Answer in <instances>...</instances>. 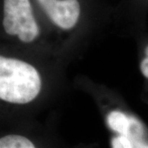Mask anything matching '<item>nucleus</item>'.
Wrapping results in <instances>:
<instances>
[{"mask_svg":"<svg viewBox=\"0 0 148 148\" xmlns=\"http://www.w3.org/2000/svg\"><path fill=\"white\" fill-rule=\"evenodd\" d=\"M68 64L0 42V123L39 119L66 90Z\"/></svg>","mask_w":148,"mask_h":148,"instance_id":"nucleus-1","label":"nucleus"},{"mask_svg":"<svg viewBox=\"0 0 148 148\" xmlns=\"http://www.w3.org/2000/svg\"><path fill=\"white\" fill-rule=\"evenodd\" d=\"M47 27L73 60L114 23L111 0H34Z\"/></svg>","mask_w":148,"mask_h":148,"instance_id":"nucleus-2","label":"nucleus"},{"mask_svg":"<svg viewBox=\"0 0 148 148\" xmlns=\"http://www.w3.org/2000/svg\"><path fill=\"white\" fill-rule=\"evenodd\" d=\"M0 42L48 58L72 61L34 0H0Z\"/></svg>","mask_w":148,"mask_h":148,"instance_id":"nucleus-3","label":"nucleus"},{"mask_svg":"<svg viewBox=\"0 0 148 148\" xmlns=\"http://www.w3.org/2000/svg\"><path fill=\"white\" fill-rule=\"evenodd\" d=\"M75 86L94 101L110 134L111 148H148V125L116 89L78 75Z\"/></svg>","mask_w":148,"mask_h":148,"instance_id":"nucleus-4","label":"nucleus"},{"mask_svg":"<svg viewBox=\"0 0 148 148\" xmlns=\"http://www.w3.org/2000/svg\"><path fill=\"white\" fill-rule=\"evenodd\" d=\"M148 0H119L114 8V26L134 36L147 31Z\"/></svg>","mask_w":148,"mask_h":148,"instance_id":"nucleus-5","label":"nucleus"},{"mask_svg":"<svg viewBox=\"0 0 148 148\" xmlns=\"http://www.w3.org/2000/svg\"><path fill=\"white\" fill-rule=\"evenodd\" d=\"M39 119L0 123V148H40L36 133Z\"/></svg>","mask_w":148,"mask_h":148,"instance_id":"nucleus-6","label":"nucleus"},{"mask_svg":"<svg viewBox=\"0 0 148 148\" xmlns=\"http://www.w3.org/2000/svg\"><path fill=\"white\" fill-rule=\"evenodd\" d=\"M133 38L138 49V69L143 80L141 98L148 104V32L138 33Z\"/></svg>","mask_w":148,"mask_h":148,"instance_id":"nucleus-7","label":"nucleus"}]
</instances>
